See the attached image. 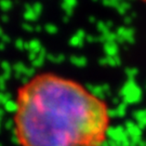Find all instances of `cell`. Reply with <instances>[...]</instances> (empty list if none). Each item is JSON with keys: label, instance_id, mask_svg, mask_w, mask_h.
<instances>
[{"label": "cell", "instance_id": "cell-1", "mask_svg": "<svg viewBox=\"0 0 146 146\" xmlns=\"http://www.w3.org/2000/svg\"><path fill=\"white\" fill-rule=\"evenodd\" d=\"M110 123L103 100L55 74L36 75L16 94L14 127L21 146H102Z\"/></svg>", "mask_w": 146, "mask_h": 146}, {"label": "cell", "instance_id": "cell-2", "mask_svg": "<svg viewBox=\"0 0 146 146\" xmlns=\"http://www.w3.org/2000/svg\"><path fill=\"white\" fill-rule=\"evenodd\" d=\"M141 1H144V2H146V0H141Z\"/></svg>", "mask_w": 146, "mask_h": 146}]
</instances>
